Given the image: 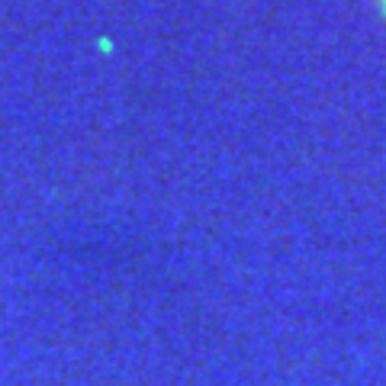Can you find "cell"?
Returning a JSON list of instances; mask_svg holds the SVG:
<instances>
[{"label":"cell","mask_w":386,"mask_h":386,"mask_svg":"<svg viewBox=\"0 0 386 386\" xmlns=\"http://www.w3.org/2000/svg\"><path fill=\"white\" fill-rule=\"evenodd\" d=\"M376 7H380V10H383V16H386V0H376Z\"/></svg>","instance_id":"6da1fadb"}]
</instances>
